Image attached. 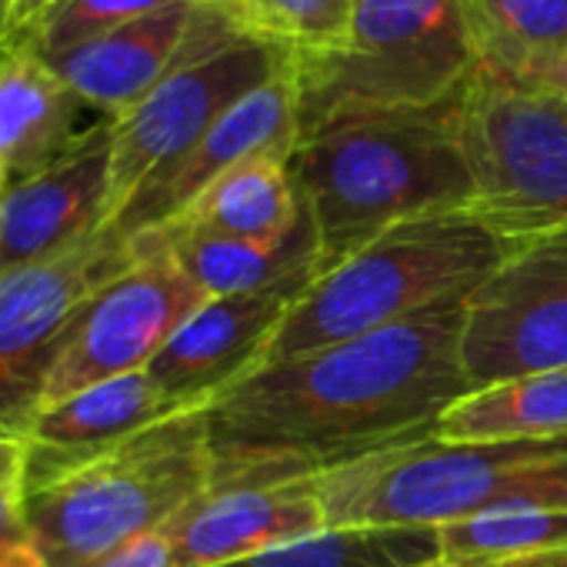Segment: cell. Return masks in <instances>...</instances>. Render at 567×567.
Listing matches in <instances>:
<instances>
[{
	"instance_id": "1",
	"label": "cell",
	"mask_w": 567,
	"mask_h": 567,
	"mask_svg": "<svg viewBox=\"0 0 567 567\" xmlns=\"http://www.w3.org/2000/svg\"><path fill=\"white\" fill-rule=\"evenodd\" d=\"M461 324L464 305H444L244 374L204 408L210 487L318 477L431 437L471 391Z\"/></svg>"
},
{
	"instance_id": "8",
	"label": "cell",
	"mask_w": 567,
	"mask_h": 567,
	"mask_svg": "<svg viewBox=\"0 0 567 567\" xmlns=\"http://www.w3.org/2000/svg\"><path fill=\"white\" fill-rule=\"evenodd\" d=\"M291 51L240 34L214 11L200 44L137 107L111 124V220L240 97L291 74Z\"/></svg>"
},
{
	"instance_id": "29",
	"label": "cell",
	"mask_w": 567,
	"mask_h": 567,
	"mask_svg": "<svg viewBox=\"0 0 567 567\" xmlns=\"http://www.w3.org/2000/svg\"><path fill=\"white\" fill-rule=\"evenodd\" d=\"M61 4V0H8V31H4V48L8 51H24L41 21Z\"/></svg>"
},
{
	"instance_id": "19",
	"label": "cell",
	"mask_w": 567,
	"mask_h": 567,
	"mask_svg": "<svg viewBox=\"0 0 567 567\" xmlns=\"http://www.w3.org/2000/svg\"><path fill=\"white\" fill-rule=\"evenodd\" d=\"M31 51L0 54V167L8 181L48 171L78 151L104 121Z\"/></svg>"
},
{
	"instance_id": "20",
	"label": "cell",
	"mask_w": 567,
	"mask_h": 567,
	"mask_svg": "<svg viewBox=\"0 0 567 567\" xmlns=\"http://www.w3.org/2000/svg\"><path fill=\"white\" fill-rule=\"evenodd\" d=\"M481 71L537 94L567 78V0H464Z\"/></svg>"
},
{
	"instance_id": "5",
	"label": "cell",
	"mask_w": 567,
	"mask_h": 567,
	"mask_svg": "<svg viewBox=\"0 0 567 567\" xmlns=\"http://www.w3.org/2000/svg\"><path fill=\"white\" fill-rule=\"evenodd\" d=\"M477 68L464 0H354L331 48L291 61L301 134L344 117L434 111Z\"/></svg>"
},
{
	"instance_id": "21",
	"label": "cell",
	"mask_w": 567,
	"mask_h": 567,
	"mask_svg": "<svg viewBox=\"0 0 567 567\" xmlns=\"http://www.w3.org/2000/svg\"><path fill=\"white\" fill-rule=\"evenodd\" d=\"M444 444H511L567 437V371L484 384L454 401L431 431Z\"/></svg>"
},
{
	"instance_id": "12",
	"label": "cell",
	"mask_w": 567,
	"mask_h": 567,
	"mask_svg": "<svg viewBox=\"0 0 567 567\" xmlns=\"http://www.w3.org/2000/svg\"><path fill=\"white\" fill-rule=\"evenodd\" d=\"M301 144V111L295 78L284 74L240 97L177 164L151 177L107 224L124 237L164 227L207 184L250 157L291 161Z\"/></svg>"
},
{
	"instance_id": "34",
	"label": "cell",
	"mask_w": 567,
	"mask_h": 567,
	"mask_svg": "<svg viewBox=\"0 0 567 567\" xmlns=\"http://www.w3.org/2000/svg\"><path fill=\"white\" fill-rule=\"evenodd\" d=\"M554 97H560V101H567V78L560 81V87L554 91Z\"/></svg>"
},
{
	"instance_id": "17",
	"label": "cell",
	"mask_w": 567,
	"mask_h": 567,
	"mask_svg": "<svg viewBox=\"0 0 567 567\" xmlns=\"http://www.w3.org/2000/svg\"><path fill=\"white\" fill-rule=\"evenodd\" d=\"M174 414L181 411L157 391L147 371L71 394L68 401L44 408L21 434L28 451V487Z\"/></svg>"
},
{
	"instance_id": "3",
	"label": "cell",
	"mask_w": 567,
	"mask_h": 567,
	"mask_svg": "<svg viewBox=\"0 0 567 567\" xmlns=\"http://www.w3.org/2000/svg\"><path fill=\"white\" fill-rule=\"evenodd\" d=\"M511 247L471 207L404 220L321 274L295 301L257 368L464 305Z\"/></svg>"
},
{
	"instance_id": "24",
	"label": "cell",
	"mask_w": 567,
	"mask_h": 567,
	"mask_svg": "<svg viewBox=\"0 0 567 567\" xmlns=\"http://www.w3.org/2000/svg\"><path fill=\"white\" fill-rule=\"evenodd\" d=\"M444 564H517L567 554V507H514L437 527Z\"/></svg>"
},
{
	"instance_id": "23",
	"label": "cell",
	"mask_w": 567,
	"mask_h": 567,
	"mask_svg": "<svg viewBox=\"0 0 567 567\" xmlns=\"http://www.w3.org/2000/svg\"><path fill=\"white\" fill-rule=\"evenodd\" d=\"M441 560L437 527H324L224 567H421Z\"/></svg>"
},
{
	"instance_id": "31",
	"label": "cell",
	"mask_w": 567,
	"mask_h": 567,
	"mask_svg": "<svg viewBox=\"0 0 567 567\" xmlns=\"http://www.w3.org/2000/svg\"><path fill=\"white\" fill-rule=\"evenodd\" d=\"M520 567H567V554H554V557H537V560H524Z\"/></svg>"
},
{
	"instance_id": "25",
	"label": "cell",
	"mask_w": 567,
	"mask_h": 567,
	"mask_svg": "<svg viewBox=\"0 0 567 567\" xmlns=\"http://www.w3.org/2000/svg\"><path fill=\"white\" fill-rule=\"evenodd\" d=\"M240 34L291 51V58L331 48L351 18L354 0H200Z\"/></svg>"
},
{
	"instance_id": "18",
	"label": "cell",
	"mask_w": 567,
	"mask_h": 567,
	"mask_svg": "<svg viewBox=\"0 0 567 567\" xmlns=\"http://www.w3.org/2000/svg\"><path fill=\"white\" fill-rule=\"evenodd\" d=\"M181 270L207 298H240V295H305L318 280V230L311 214L284 240H240L224 234H207L194 227H154Z\"/></svg>"
},
{
	"instance_id": "22",
	"label": "cell",
	"mask_w": 567,
	"mask_h": 567,
	"mask_svg": "<svg viewBox=\"0 0 567 567\" xmlns=\"http://www.w3.org/2000/svg\"><path fill=\"white\" fill-rule=\"evenodd\" d=\"M301 220H305V200L295 187L288 161L250 157L230 167L227 174H220L214 184H207L167 224L267 244V240H284Z\"/></svg>"
},
{
	"instance_id": "4",
	"label": "cell",
	"mask_w": 567,
	"mask_h": 567,
	"mask_svg": "<svg viewBox=\"0 0 567 567\" xmlns=\"http://www.w3.org/2000/svg\"><path fill=\"white\" fill-rule=\"evenodd\" d=\"M328 527H441L514 507H567V437H421L315 477Z\"/></svg>"
},
{
	"instance_id": "13",
	"label": "cell",
	"mask_w": 567,
	"mask_h": 567,
	"mask_svg": "<svg viewBox=\"0 0 567 567\" xmlns=\"http://www.w3.org/2000/svg\"><path fill=\"white\" fill-rule=\"evenodd\" d=\"M111 124L104 121L64 161L0 194V277L61 257L111 220Z\"/></svg>"
},
{
	"instance_id": "11",
	"label": "cell",
	"mask_w": 567,
	"mask_h": 567,
	"mask_svg": "<svg viewBox=\"0 0 567 567\" xmlns=\"http://www.w3.org/2000/svg\"><path fill=\"white\" fill-rule=\"evenodd\" d=\"M461 364L471 391L567 371V227L517 240L464 301Z\"/></svg>"
},
{
	"instance_id": "35",
	"label": "cell",
	"mask_w": 567,
	"mask_h": 567,
	"mask_svg": "<svg viewBox=\"0 0 567 567\" xmlns=\"http://www.w3.org/2000/svg\"><path fill=\"white\" fill-rule=\"evenodd\" d=\"M4 184H8V174H4V167H0V194H4Z\"/></svg>"
},
{
	"instance_id": "16",
	"label": "cell",
	"mask_w": 567,
	"mask_h": 567,
	"mask_svg": "<svg viewBox=\"0 0 567 567\" xmlns=\"http://www.w3.org/2000/svg\"><path fill=\"white\" fill-rule=\"evenodd\" d=\"M324 527L328 514L315 477H298L207 487L167 524V537L174 567H224Z\"/></svg>"
},
{
	"instance_id": "33",
	"label": "cell",
	"mask_w": 567,
	"mask_h": 567,
	"mask_svg": "<svg viewBox=\"0 0 567 567\" xmlns=\"http://www.w3.org/2000/svg\"><path fill=\"white\" fill-rule=\"evenodd\" d=\"M524 560L517 564H497V567H520ZM421 567H484V564H444V560H434V564H421Z\"/></svg>"
},
{
	"instance_id": "6",
	"label": "cell",
	"mask_w": 567,
	"mask_h": 567,
	"mask_svg": "<svg viewBox=\"0 0 567 567\" xmlns=\"http://www.w3.org/2000/svg\"><path fill=\"white\" fill-rule=\"evenodd\" d=\"M210 487L204 411H181L28 487V537L51 567H84L167 527Z\"/></svg>"
},
{
	"instance_id": "27",
	"label": "cell",
	"mask_w": 567,
	"mask_h": 567,
	"mask_svg": "<svg viewBox=\"0 0 567 567\" xmlns=\"http://www.w3.org/2000/svg\"><path fill=\"white\" fill-rule=\"evenodd\" d=\"M28 451L21 437H0V544L28 537Z\"/></svg>"
},
{
	"instance_id": "28",
	"label": "cell",
	"mask_w": 567,
	"mask_h": 567,
	"mask_svg": "<svg viewBox=\"0 0 567 567\" xmlns=\"http://www.w3.org/2000/svg\"><path fill=\"white\" fill-rule=\"evenodd\" d=\"M84 567H174V550H171L167 527L131 537V540L111 547L107 554L87 560Z\"/></svg>"
},
{
	"instance_id": "10",
	"label": "cell",
	"mask_w": 567,
	"mask_h": 567,
	"mask_svg": "<svg viewBox=\"0 0 567 567\" xmlns=\"http://www.w3.org/2000/svg\"><path fill=\"white\" fill-rule=\"evenodd\" d=\"M131 260L134 240L104 227L61 257L0 277V437L28 431L78 315Z\"/></svg>"
},
{
	"instance_id": "15",
	"label": "cell",
	"mask_w": 567,
	"mask_h": 567,
	"mask_svg": "<svg viewBox=\"0 0 567 567\" xmlns=\"http://www.w3.org/2000/svg\"><path fill=\"white\" fill-rule=\"evenodd\" d=\"M210 8L177 0L97 41L41 58L97 117L117 121L137 107L204 38Z\"/></svg>"
},
{
	"instance_id": "7",
	"label": "cell",
	"mask_w": 567,
	"mask_h": 567,
	"mask_svg": "<svg viewBox=\"0 0 567 567\" xmlns=\"http://www.w3.org/2000/svg\"><path fill=\"white\" fill-rule=\"evenodd\" d=\"M454 121L474 174V217L511 244L567 227V101L477 68Z\"/></svg>"
},
{
	"instance_id": "32",
	"label": "cell",
	"mask_w": 567,
	"mask_h": 567,
	"mask_svg": "<svg viewBox=\"0 0 567 567\" xmlns=\"http://www.w3.org/2000/svg\"><path fill=\"white\" fill-rule=\"evenodd\" d=\"M4 31H8V0H0V54H4Z\"/></svg>"
},
{
	"instance_id": "26",
	"label": "cell",
	"mask_w": 567,
	"mask_h": 567,
	"mask_svg": "<svg viewBox=\"0 0 567 567\" xmlns=\"http://www.w3.org/2000/svg\"><path fill=\"white\" fill-rule=\"evenodd\" d=\"M177 0H61V4L41 21L24 51L38 58H51L87 41H97L144 14H154Z\"/></svg>"
},
{
	"instance_id": "30",
	"label": "cell",
	"mask_w": 567,
	"mask_h": 567,
	"mask_svg": "<svg viewBox=\"0 0 567 567\" xmlns=\"http://www.w3.org/2000/svg\"><path fill=\"white\" fill-rule=\"evenodd\" d=\"M0 567H51L31 537H14L0 544Z\"/></svg>"
},
{
	"instance_id": "14",
	"label": "cell",
	"mask_w": 567,
	"mask_h": 567,
	"mask_svg": "<svg viewBox=\"0 0 567 567\" xmlns=\"http://www.w3.org/2000/svg\"><path fill=\"white\" fill-rule=\"evenodd\" d=\"M295 301L284 291L207 298L151 361V381L177 411H204L264 361Z\"/></svg>"
},
{
	"instance_id": "9",
	"label": "cell",
	"mask_w": 567,
	"mask_h": 567,
	"mask_svg": "<svg viewBox=\"0 0 567 567\" xmlns=\"http://www.w3.org/2000/svg\"><path fill=\"white\" fill-rule=\"evenodd\" d=\"M131 240V267L104 284L78 315L44 381L38 414L94 384L147 371L174 331L207 301V295L181 270L161 234L144 230Z\"/></svg>"
},
{
	"instance_id": "2",
	"label": "cell",
	"mask_w": 567,
	"mask_h": 567,
	"mask_svg": "<svg viewBox=\"0 0 567 567\" xmlns=\"http://www.w3.org/2000/svg\"><path fill=\"white\" fill-rule=\"evenodd\" d=\"M457 97L434 111L344 117L301 134L288 171L318 230L321 274L404 220L474 204Z\"/></svg>"
}]
</instances>
